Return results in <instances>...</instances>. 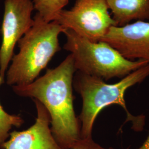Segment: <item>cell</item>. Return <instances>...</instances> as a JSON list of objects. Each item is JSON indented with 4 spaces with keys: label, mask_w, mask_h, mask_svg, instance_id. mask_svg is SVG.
I'll list each match as a JSON object with an SVG mask.
<instances>
[{
    "label": "cell",
    "mask_w": 149,
    "mask_h": 149,
    "mask_svg": "<svg viewBox=\"0 0 149 149\" xmlns=\"http://www.w3.org/2000/svg\"><path fill=\"white\" fill-rule=\"evenodd\" d=\"M76 71L70 54L59 66L48 69L31 84L12 87L16 95L36 100L46 108L54 137L65 149H71L81 139L80 121L74 106L73 80Z\"/></svg>",
    "instance_id": "6da1fadb"
},
{
    "label": "cell",
    "mask_w": 149,
    "mask_h": 149,
    "mask_svg": "<svg viewBox=\"0 0 149 149\" xmlns=\"http://www.w3.org/2000/svg\"><path fill=\"white\" fill-rule=\"evenodd\" d=\"M149 77V64L127 75L119 82L107 84L101 78L76 71L73 87L82 100V109L78 117L81 125V138H92V130L98 114L107 107L113 104L122 108L127 115V122L132 123L135 132L144 129L145 117L134 116L128 110L125 100L126 91L143 82Z\"/></svg>",
    "instance_id": "7a4b0ae2"
},
{
    "label": "cell",
    "mask_w": 149,
    "mask_h": 149,
    "mask_svg": "<svg viewBox=\"0 0 149 149\" xmlns=\"http://www.w3.org/2000/svg\"><path fill=\"white\" fill-rule=\"evenodd\" d=\"M34 24L18 42L19 52L6 73L8 85H26L36 80L55 54L61 50L59 36L64 28L56 22L44 21L37 13Z\"/></svg>",
    "instance_id": "3957f363"
},
{
    "label": "cell",
    "mask_w": 149,
    "mask_h": 149,
    "mask_svg": "<svg viewBox=\"0 0 149 149\" xmlns=\"http://www.w3.org/2000/svg\"><path fill=\"white\" fill-rule=\"evenodd\" d=\"M63 33L67 39L64 49L72 55L77 71L85 74L104 81L122 79L148 64L144 60L126 59L106 42H92L69 29H64Z\"/></svg>",
    "instance_id": "277c9868"
},
{
    "label": "cell",
    "mask_w": 149,
    "mask_h": 149,
    "mask_svg": "<svg viewBox=\"0 0 149 149\" xmlns=\"http://www.w3.org/2000/svg\"><path fill=\"white\" fill-rule=\"evenodd\" d=\"M54 21L94 42L101 41L111 27L117 26L106 0H76L71 10H63Z\"/></svg>",
    "instance_id": "5b68a950"
},
{
    "label": "cell",
    "mask_w": 149,
    "mask_h": 149,
    "mask_svg": "<svg viewBox=\"0 0 149 149\" xmlns=\"http://www.w3.org/2000/svg\"><path fill=\"white\" fill-rule=\"evenodd\" d=\"M31 0H5L1 26L0 48V86L5 82L6 71L14 54L16 44L34 24Z\"/></svg>",
    "instance_id": "8992f818"
},
{
    "label": "cell",
    "mask_w": 149,
    "mask_h": 149,
    "mask_svg": "<svg viewBox=\"0 0 149 149\" xmlns=\"http://www.w3.org/2000/svg\"><path fill=\"white\" fill-rule=\"evenodd\" d=\"M101 41L115 48L126 59L144 60L149 64V21L113 26Z\"/></svg>",
    "instance_id": "52a82bcc"
},
{
    "label": "cell",
    "mask_w": 149,
    "mask_h": 149,
    "mask_svg": "<svg viewBox=\"0 0 149 149\" xmlns=\"http://www.w3.org/2000/svg\"><path fill=\"white\" fill-rule=\"evenodd\" d=\"M37 118L31 127L22 131L10 133L2 149H65L54 137L50 127V117L46 108L36 100Z\"/></svg>",
    "instance_id": "ba28073f"
},
{
    "label": "cell",
    "mask_w": 149,
    "mask_h": 149,
    "mask_svg": "<svg viewBox=\"0 0 149 149\" xmlns=\"http://www.w3.org/2000/svg\"><path fill=\"white\" fill-rule=\"evenodd\" d=\"M117 26L133 21H149V0H106Z\"/></svg>",
    "instance_id": "9c48e42d"
},
{
    "label": "cell",
    "mask_w": 149,
    "mask_h": 149,
    "mask_svg": "<svg viewBox=\"0 0 149 149\" xmlns=\"http://www.w3.org/2000/svg\"><path fill=\"white\" fill-rule=\"evenodd\" d=\"M69 0H33L34 8L44 21H54Z\"/></svg>",
    "instance_id": "30bf717a"
},
{
    "label": "cell",
    "mask_w": 149,
    "mask_h": 149,
    "mask_svg": "<svg viewBox=\"0 0 149 149\" xmlns=\"http://www.w3.org/2000/svg\"><path fill=\"white\" fill-rule=\"evenodd\" d=\"M23 123L21 116L8 114L0 104V149H2L3 145L9 138L12 128H19Z\"/></svg>",
    "instance_id": "8fae6325"
},
{
    "label": "cell",
    "mask_w": 149,
    "mask_h": 149,
    "mask_svg": "<svg viewBox=\"0 0 149 149\" xmlns=\"http://www.w3.org/2000/svg\"><path fill=\"white\" fill-rule=\"evenodd\" d=\"M71 149H115L113 148H106L96 143L92 138H81L77 140Z\"/></svg>",
    "instance_id": "7c38bea8"
},
{
    "label": "cell",
    "mask_w": 149,
    "mask_h": 149,
    "mask_svg": "<svg viewBox=\"0 0 149 149\" xmlns=\"http://www.w3.org/2000/svg\"><path fill=\"white\" fill-rule=\"evenodd\" d=\"M127 149H129V148ZM136 149H149V134L148 136L147 137L144 143L142 144L139 148Z\"/></svg>",
    "instance_id": "4fadbf2b"
}]
</instances>
